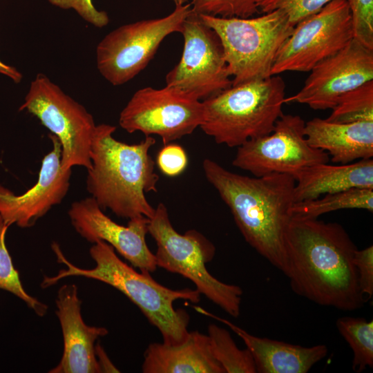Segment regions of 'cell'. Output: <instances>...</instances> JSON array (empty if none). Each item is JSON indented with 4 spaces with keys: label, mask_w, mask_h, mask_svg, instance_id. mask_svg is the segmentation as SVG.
<instances>
[{
    "label": "cell",
    "mask_w": 373,
    "mask_h": 373,
    "mask_svg": "<svg viewBox=\"0 0 373 373\" xmlns=\"http://www.w3.org/2000/svg\"><path fill=\"white\" fill-rule=\"evenodd\" d=\"M336 328L350 345L352 353V370L361 373L373 367V321L363 318L341 317Z\"/></svg>",
    "instance_id": "cell-23"
},
{
    "label": "cell",
    "mask_w": 373,
    "mask_h": 373,
    "mask_svg": "<svg viewBox=\"0 0 373 373\" xmlns=\"http://www.w3.org/2000/svg\"><path fill=\"white\" fill-rule=\"evenodd\" d=\"M0 73L10 78L15 83H19L23 77L21 73L15 67L4 63L1 59Z\"/></svg>",
    "instance_id": "cell-34"
},
{
    "label": "cell",
    "mask_w": 373,
    "mask_h": 373,
    "mask_svg": "<svg viewBox=\"0 0 373 373\" xmlns=\"http://www.w3.org/2000/svg\"><path fill=\"white\" fill-rule=\"evenodd\" d=\"M259 0H191L193 12L219 17L249 18L260 14Z\"/></svg>",
    "instance_id": "cell-27"
},
{
    "label": "cell",
    "mask_w": 373,
    "mask_h": 373,
    "mask_svg": "<svg viewBox=\"0 0 373 373\" xmlns=\"http://www.w3.org/2000/svg\"><path fill=\"white\" fill-rule=\"evenodd\" d=\"M333 0H259L260 14L276 10L285 12L290 24L294 27L300 21L320 11Z\"/></svg>",
    "instance_id": "cell-28"
},
{
    "label": "cell",
    "mask_w": 373,
    "mask_h": 373,
    "mask_svg": "<svg viewBox=\"0 0 373 373\" xmlns=\"http://www.w3.org/2000/svg\"><path fill=\"white\" fill-rule=\"evenodd\" d=\"M68 214L76 232L89 242L108 243L141 271L156 270L155 254L146 242L148 218L139 216L129 219L127 226L119 224L104 213L92 197L73 202Z\"/></svg>",
    "instance_id": "cell-15"
},
{
    "label": "cell",
    "mask_w": 373,
    "mask_h": 373,
    "mask_svg": "<svg viewBox=\"0 0 373 373\" xmlns=\"http://www.w3.org/2000/svg\"><path fill=\"white\" fill-rule=\"evenodd\" d=\"M207 181L229 207L245 241L269 263L285 270V235L294 203V178L272 173L250 177L204 159Z\"/></svg>",
    "instance_id": "cell-2"
},
{
    "label": "cell",
    "mask_w": 373,
    "mask_h": 373,
    "mask_svg": "<svg viewBox=\"0 0 373 373\" xmlns=\"http://www.w3.org/2000/svg\"><path fill=\"white\" fill-rule=\"evenodd\" d=\"M198 15L220 40L232 86L272 76L277 53L294 28L280 10L249 18Z\"/></svg>",
    "instance_id": "cell-6"
},
{
    "label": "cell",
    "mask_w": 373,
    "mask_h": 373,
    "mask_svg": "<svg viewBox=\"0 0 373 373\" xmlns=\"http://www.w3.org/2000/svg\"><path fill=\"white\" fill-rule=\"evenodd\" d=\"M52 249L57 262L67 269H61L54 276H44L41 283L47 288L59 280L69 276H82L106 283L124 294L146 316L147 320L160 332L163 343L177 345L188 337L189 316L182 309H175L173 303L186 300L198 303L200 294L195 289L184 288L172 289L155 281L149 271L138 272L122 260L115 249L108 243L99 240L89 250L95 262L92 269L78 267L63 254L59 245L53 242Z\"/></svg>",
    "instance_id": "cell-4"
},
{
    "label": "cell",
    "mask_w": 373,
    "mask_h": 373,
    "mask_svg": "<svg viewBox=\"0 0 373 373\" xmlns=\"http://www.w3.org/2000/svg\"><path fill=\"white\" fill-rule=\"evenodd\" d=\"M184 47L179 62L167 73L166 86L200 101L232 86L220 40L216 32L192 11L180 32Z\"/></svg>",
    "instance_id": "cell-13"
},
{
    "label": "cell",
    "mask_w": 373,
    "mask_h": 373,
    "mask_svg": "<svg viewBox=\"0 0 373 373\" xmlns=\"http://www.w3.org/2000/svg\"><path fill=\"white\" fill-rule=\"evenodd\" d=\"M115 130L111 124L96 126L86 189L102 210L108 209L117 217L151 218L155 208L146 194L157 191L160 179L149 153L156 140L146 136L137 144H126L113 137Z\"/></svg>",
    "instance_id": "cell-3"
},
{
    "label": "cell",
    "mask_w": 373,
    "mask_h": 373,
    "mask_svg": "<svg viewBox=\"0 0 373 373\" xmlns=\"http://www.w3.org/2000/svg\"><path fill=\"white\" fill-rule=\"evenodd\" d=\"M48 2L61 9L73 10L84 21L97 28H103L109 22L108 14L97 10L93 0H48Z\"/></svg>",
    "instance_id": "cell-31"
},
{
    "label": "cell",
    "mask_w": 373,
    "mask_h": 373,
    "mask_svg": "<svg viewBox=\"0 0 373 373\" xmlns=\"http://www.w3.org/2000/svg\"><path fill=\"white\" fill-rule=\"evenodd\" d=\"M55 303V312L63 334L64 350L60 361L49 372H101L95 342L107 335L108 329L85 323L81 313L82 301L75 285H62L57 291Z\"/></svg>",
    "instance_id": "cell-17"
},
{
    "label": "cell",
    "mask_w": 373,
    "mask_h": 373,
    "mask_svg": "<svg viewBox=\"0 0 373 373\" xmlns=\"http://www.w3.org/2000/svg\"><path fill=\"white\" fill-rule=\"evenodd\" d=\"M176 4H185L189 0H172Z\"/></svg>",
    "instance_id": "cell-35"
},
{
    "label": "cell",
    "mask_w": 373,
    "mask_h": 373,
    "mask_svg": "<svg viewBox=\"0 0 373 373\" xmlns=\"http://www.w3.org/2000/svg\"><path fill=\"white\" fill-rule=\"evenodd\" d=\"M19 111L35 116L58 139L62 169L90 167L91 144L97 126L93 117L47 75H36Z\"/></svg>",
    "instance_id": "cell-8"
},
{
    "label": "cell",
    "mask_w": 373,
    "mask_h": 373,
    "mask_svg": "<svg viewBox=\"0 0 373 373\" xmlns=\"http://www.w3.org/2000/svg\"><path fill=\"white\" fill-rule=\"evenodd\" d=\"M149 219L148 233L157 245V266L188 278L200 294L232 317L239 316L242 289L218 280L206 267V263L215 255L213 244L194 229L179 233L171 224L164 203L157 205L153 216Z\"/></svg>",
    "instance_id": "cell-7"
},
{
    "label": "cell",
    "mask_w": 373,
    "mask_h": 373,
    "mask_svg": "<svg viewBox=\"0 0 373 373\" xmlns=\"http://www.w3.org/2000/svg\"><path fill=\"white\" fill-rule=\"evenodd\" d=\"M316 199L294 202L291 216L318 218L341 209H364L373 211V189L352 188L328 193Z\"/></svg>",
    "instance_id": "cell-22"
},
{
    "label": "cell",
    "mask_w": 373,
    "mask_h": 373,
    "mask_svg": "<svg viewBox=\"0 0 373 373\" xmlns=\"http://www.w3.org/2000/svg\"><path fill=\"white\" fill-rule=\"evenodd\" d=\"M95 350H96V356H97V362H98L101 372H119V370L111 362L108 356L106 355V354L105 353L102 347H100L99 345H96Z\"/></svg>",
    "instance_id": "cell-33"
},
{
    "label": "cell",
    "mask_w": 373,
    "mask_h": 373,
    "mask_svg": "<svg viewBox=\"0 0 373 373\" xmlns=\"http://www.w3.org/2000/svg\"><path fill=\"white\" fill-rule=\"evenodd\" d=\"M305 135L310 146L326 152L334 163L373 157V120L336 123L314 117L305 122Z\"/></svg>",
    "instance_id": "cell-19"
},
{
    "label": "cell",
    "mask_w": 373,
    "mask_h": 373,
    "mask_svg": "<svg viewBox=\"0 0 373 373\" xmlns=\"http://www.w3.org/2000/svg\"><path fill=\"white\" fill-rule=\"evenodd\" d=\"M199 313L227 325L245 343L252 355L258 373H307L328 353L325 345L304 347L284 341L258 337L230 321L195 306Z\"/></svg>",
    "instance_id": "cell-18"
},
{
    "label": "cell",
    "mask_w": 373,
    "mask_h": 373,
    "mask_svg": "<svg viewBox=\"0 0 373 373\" xmlns=\"http://www.w3.org/2000/svg\"><path fill=\"white\" fill-rule=\"evenodd\" d=\"M354 265L357 274L358 287L366 300L373 296V246L356 249Z\"/></svg>",
    "instance_id": "cell-32"
},
{
    "label": "cell",
    "mask_w": 373,
    "mask_h": 373,
    "mask_svg": "<svg viewBox=\"0 0 373 373\" xmlns=\"http://www.w3.org/2000/svg\"><path fill=\"white\" fill-rule=\"evenodd\" d=\"M52 149L43 158L37 182L23 193L17 195L0 184V216L8 226H34L54 206L61 202L70 184L72 170L61 166V146L50 135Z\"/></svg>",
    "instance_id": "cell-16"
},
{
    "label": "cell",
    "mask_w": 373,
    "mask_h": 373,
    "mask_svg": "<svg viewBox=\"0 0 373 373\" xmlns=\"http://www.w3.org/2000/svg\"><path fill=\"white\" fill-rule=\"evenodd\" d=\"M144 373H225L213 355L209 338L189 332L182 343H152L144 354Z\"/></svg>",
    "instance_id": "cell-20"
},
{
    "label": "cell",
    "mask_w": 373,
    "mask_h": 373,
    "mask_svg": "<svg viewBox=\"0 0 373 373\" xmlns=\"http://www.w3.org/2000/svg\"><path fill=\"white\" fill-rule=\"evenodd\" d=\"M191 12L190 3L176 4L165 17L124 24L108 32L96 48L101 75L113 86L131 80L149 64L168 35L180 32Z\"/></svg>",
    "instance_id": "cell-9"
},
{
    "label": "cell",
    "mask_w": 373,
    "mask_h": 373,
    "mask_svg": "<svg viewBox=\"0 0 373 373\" xmlns=\"http://www.w3.org/2000/svg\"><path fill=\"white\" fill-rule=\"evenodd\" d=\"M302 88L285 104L332 109L347 93L373 80V50L354 38L341 50L314 66Z\"/></svg>",
    "instance_id": "cell-14"
},
{
    "label": "cell",
    "mask_w": 373,
    "mask_h": 373,
    "mask_svg": "<svg viewBox=\"0 0 373 373\" xmlns=\"http://www.w3.org/2000/svg\"><path fill=\"white\" fill-rule=\"evenodd\" d=\"M353 38L373 50V0H347Z\"/></svg>",
    "instance_id": "cell-29"
},
{
    "label": "cell",
    "mask_w": 373,
    "mask_h": 373,
    "mask_svg": "<svg viewBox=\"0 0 373 373\" xmlns=\"http://www.w3.org/2000/svg\"><path fill=\"white\" fill-rule=\"evenodd\" d=\"M353 39L347 0H333L300 21L280 46L271 75L309 72L320 61L343 48Z\"/></svg>",
    "instance_id": "cell-10"
},
{
    "label": "cell",
    "mask_w": 373,
    "mask_h": 373,
    "mask_svg": "<svg viewBox=\"0 0 373 373\" xmlns=\"http://www.w3.org/2000/svg\"><path fill=\"white\" fill-rule=\"evenodd\" d=\"M357 247L337 222L291 216L285 235V270L291 290L317 305L345 312L367 302L353 259Z\"/></svg>",
    "instance_id": "cell-1"
},
{
    "label": "cell",
    "mask_w": 373,
    "mask_h": 373,
    "mask_svg": "<svg viewBox=\"0 0 373 373\" xmlns=\"http://www.w3.org/2000/svg\"><path fill=\"white\" fill-rule=\"evenodd\" d=\"M8 227L0 216V289L15 295L37 316H44L47 313L48 306L26 292L20 280L19 271L12 263L5 242Z\"/></svg>",
    "instance_id": "cell-26"
},
{
    "label": "cell",
    "mask_w": 373,
    "mask_h": 373,
    "mask_svg": "<svg viewBox=\"0 0 373 373\" xmlns=\"http://www.w3.org/2000/svg\"><path fill=\"white\" fill-rule=\"evenodd\" d=\"M326 119L336 123L373 120V80L347 93Z\"/></svg>",
    "instance_id": "cell-25"
},
{
    "label": "cell",
    "mask_w": 373,
    "mask_h": 373,
    "mask_svg": "<svg viewBox=\"0 0 373 373\" xmlns=\"http://www.w3.org/2000/svg\"><path fill=\"white\" fill-rule=\"evenodd\" d=\"M305 125L300 116L283 113L269 134L237 147L232 165L255 177L272 173L294 177L308 166L327 163L328 154L307 142Z\"/></svg>",
    "instance_id": "cell-12"
},
{
    "label": "cell",
    "mask_w": 373,
    "mask_h": 373,
    "mask_svg": "<svg viewBox=\"0 0 373 373\" xmlns=\"http://www.w3.org/2000/svg\"><path fill=\"white\" fill-rule=\"evenodd\" d=\"M285 84L279 75L234 85L202 101L200 128L218 144L238 147L269 134L283 114Z\"/></svg>",
    "instance_id": "cell-5"
},
{
    "label": "cell",
    "mask_w": 373,
    "mask_h": 373,
    "mask_svg": "<svg viewBox=\"0 0 373 373\" xmlns=\"http://www.w3.org/2000/svg\"><path fill=\"white\" fill-rule=\"evenodd\" d=\"M294 178V202L352 188L373 189V160L346 164H317L301 170Z\"/></svg>",
    "instance_id": "cell-21"
},
{
    "label": "cell",
    "mask_w": 373,
    "mask_h": 373,
    "mask_svg": "<svg viewBox=\"0 0 373 373\" xmlns=\"http://www.w3.org/2000/svg\"><path fill=\"white\" fill-rule=\"evenodd\" d=\"M202 101L178 88L144 87L135 91L119 117L129 133L161 137L164 144L191 134L202 122Z\"/></svg>",
    "instance_id": "cell-11"
},
{
    "label": "cell",
    "mask_w": 373,
    "mask_h": 373,
    "mask_svg": "<svg viewBox=\"0 0 373 373\" xmlns=\"http://www.w3.org/2000/svg\"><path fill=\"white\" fill-rule=\"evenodd\" d=\"M157 165L165 175L175 177L182 173L188 165V157L184 149L173 143L164 144L159 151Z\"/></svg>",
    "instance_id": "cell-30"
},
{
    "label": "cell",
    "mask_w": 373,
    "mask_h": 373,
    "mask_svg": "<svg viewBox=\"0 0 373 373\" xmlns=\"http://www.w3.org/2000/svg\"><path fill=\"white\" fill-rule=\"evenodd\" d=\"M207 335L213 355L225 373H256L249 350L239 349L227 329L210 324Z\"/></svg>",
    "instance_id": "cell-24"
}]
</instances>
